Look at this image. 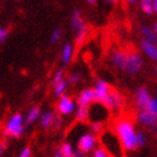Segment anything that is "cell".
<instances>
[{"label": "cell", "instance_id": "5b68a950", "mask_svg": "<svg viewBox=\"0 0 157 157\" xmlns=\"http://www.w3.org/2000/svg\"><path fill=\"white\" fill-rule=\"evenodd\" d=\"M143 67V59L138 52H130L127 54V64L125 69L129 74H137Z\"/></svg>", "mask_w": 157, "mask_h": 157}, {"label": "cell", "instance_id": "d6986e66", "mask_svg": "<svg viewBox=\"0 0 157 157\" xmlns=\"http://www.w3.org/2000/svg\"><path fill=\"white\" fill-rule=\"evenodd\" d=\"M54 116H55V114H54L52 111H48V113H45V114L41 116V125H42L44 128H49L50 125L52 124Z\"/></svg>", "mask_w": 157, "mask_h": 157}, {"label": "cell", "instance_id": "3957f363", "mask_svg": "<svg viewBox=\"0 0 157 157\" xmlns=\"http://www.w3.org/2000/svg\"><path fill=\"white\" fill-rule=\"evenodd\" d=\"M109 111L110 110L102 102L95 101V104L88 106V120H91V123H104L109 117Z\"/></svg>", "mask_w": 157, "mask_h": 157}, {"label": "cell", "instance_id": "6da1fadb", "mask_svg": "<svg viewBox=\"0 0 157 157\" xmlns=\"http://www.w3.org/2000/svg\"><path fill=\"white\" fill-rule=\"evenodd\" d=\"M115 132L116 136L119 138L121 147H124L125 150L133 151L138 147L137 144V133L134 130L133 124L127 120V119H121L116 123L115 125Z\"/></svg>", "mask_w": 157, "mask_h": 157}, {"label": "cell", "instance_id": "d590c367", "mask_svg": "<svg viewBox=\"0 0 157 157\" xmlns=\"http://www.w3.org/2000/svg\"><path fill=\"white\" fill-rule=\"evenodd\" d=\"M55 157H63V156H61V153H60V151H59V150H58V151H56V153H55Z\"/></svg>", "mask_w": 157, "mask_h": 157}, {"label": "cell", "instance_id": "f35d334b", "mask_svg": "<svg viewBox=\"0 0 157 157\" xmlns=\"http://www.w3.org/2000/svg\"><path fill=\"white\" fill-rule=\"evenodd\" d=\"M127 2H128V3H130V4H133V3H136L137 0H127Z\"/></svg>", "mask_w": 157, "mask_h": 157}, {"label": "cell", "instance_id": "f546056e", "mask_svg": "<svg viewBox=\"0 0 157 157\" xmlns=\"http://www.w3.org/2000/svg\"><path fill=\"white\" fill-rule=\"evenodd\" d=\"M6 36H8L6 29H4V28L0 27V42H4V41L6 40Z\"/></svg>", "mask_w": 157, "mask_h": 157}, {"label": "cell", "instance_id": "e0dca14e", "mask_svg": "<svg viewBox=\"0 0 157 157\" xmlns=\"http://www.w3.org/2000/svg\"><path fill=\"white\" fill-rule=\"evenodd\" d=\"M40 114H41V110H40V107H38V106L31 107L29 111H28V114H27V117H26V123H27V124L35 123V121L37 120V117L40 116Z\"/></svg>", "mask_w": 157, "mask_h": 157}, {"label": "cell", "instance_id": "44dd1931", "mask_svg": "<svg viewBox=\"0 0 157 157\" xmlns=\"http://www.w3.org/2000/svg\"><path fill=\"white\" fill-rule=\"evenodd\" d=\"M146 110L148 113H151L155 117H157V98L156 97H151L150 101H148L147 104V107Z\"/></svg>", "mask_w": 157, "mask_h": 157}, {"label": "cell", "instance_id": "d6a6232c", "mask_svg": "<svg viewBox=\"0 0 157 157\" xmlns=\"http://www.w3.org/2000/svg\"><path fill=\"white\" fill-rule=\"evenodd\" d=\"M5 148H6V143H2V144H0V156H2V155L4 153Z\"/></svg>", "mask_w": 157, "mask_h": 157}, {"label": "cell", "instance_id": "603a6c76", "mask_svg": "<svg viewBox=\"0 0 157 157\" xmlns=\"http://www.w3.org/2000/svg\"><path fill=\"white\" fill-rule=\"evenodd\" d=\"M140 8L142 10L147 14H153V8H152V0H140Z\"/></svg>", "mask_w": 157, "mask_h": 157}, {"label": "cell", "instance_id": "52a82bcc", "mask_svg": "<svg viewBox=\"0 0 157 157\" xmlns=\"http://www.w3.org/2000/svg\"><path fill=\"white\" fill-rule=\"evenodd\" d=\"M97 143V138L95 134H91V133H87V134H83L79 138V142H78V150H81L82 152L87 153L91 150L95 148Z\"/></svg>", "mask_w": 157, "mask_h": 157}, {"label": "cell", "instance_id": "836d02e7", "mask_svg": "<svg viewBox=\"0 0 157 157\" xmlns=\"http://www.w3.org/2000/svg\"><path fill=\"white\" fill-rule=\"evenodd\" d=\"M152 8H153V13H157V0H152Z\"/></svg>", "mask_w": 157, "mask_h": 157}, {"label": "cell", "instance_id": "5bb4252c", "mask_svg": "<svg viewBox=\"0 0 157 157\" xmlns=\"http://www.w3.org/2000/svg\"><path fill=\"white\" fill-rule=\"evenodd\" d=\"M138 120L140 124L146 125V127H152L157 123V117H155L151 113H148L147 110H140V113L138 114Z\"/></svg>", "mask_w": 157, "mask_h": 157}, {"label": "cell", "instance_id": "ac0fdd59", "mask_svg": "<svg viewBox=\"0 0 157 157\" xmlns=\"http://www.w3.org/2000/svg\"><path fill=\"white\" fill-rule=\"evenodd\" d=\"M77 119L79 121H87L88 120V106H78Z\"/></svg>", "mask_w": 157, "mask_h": 157}, {"label": "cell", "instance_id": "7a4b0ae2", "mask_svg": "<svg viewBox=\"0 0 157 157\" xmlns=\"http://www.w3.org/2000/svg\"><path fill=\"white\" fill-rule=\"evenodd\" d=\"M70 27L72 31L75 32V40L78 44H82L84 41V37L87 35V27H86L84 22L81 17V13L78 9H74L72 18H70Z\"/></svg>", "mask_w": 157, "mask_h": 157}, {"label": "cell", "instance_id": "8d00e7d4", "mask_svg": "<svg viewBox=\"0 0 157 157\" xmlns=\"http://www.w3.org/2000/svg\"><path fill=\"white\" fill-rule=\"evenodd\" d=\"M106 2H109V3H111V4H114V3H116L117 0H106Z\"/></svg>", "mask_w": 157, "mask_h": 157}, {"label": "cell", "instance_id": "4fadbf2b", "mask_svg": "<svg viewBox=\"0 0 157 157\" xmlns=\"http://www.w3.org/2000/svg\"><path fill=\"white\" fill-rule=\"evenodd\" d=\"M140 48H142L143 52L146 55H148L152 60H156L157 61V45L148 41V40H142V42H140Z\"/></svg>", "mask_w": 157, "mask_h": 157}, {"label": "cell", "instance_id": "ffe728a7", "mask_svg": "<svg viewBox=\"0 0 157 157\" xmlns=\"http://www.w3.org/2000/svg\"><path fill=\"white\" fill-rule=\"evenodd\" d=\"M67 86H68V82L64 81V79H63L61 82H59V83L55 84V88H54L55 96L60 97L61 95H64V92H65V90H67Z\"/></svg>", "mask_w": 157, "mask_h": 157}, {"label": "cell", "instance_id": "74e56055", "mask_svg": "<svg viewBox=\"0 0 157 157\" xmlns=\"http://www.w3.org/2000/svg\"><path fill=\"white\" fill-rule=\"evenodd\" d=\"M153 31H155V33L157 35V22H156V25H155V28H153Z\"/></svg>", "mask_w": 157, "mask_h": 157}, {"label": "cell", "instance_id": "9c48e42d", "mask_svg": "<svg viewBox=\"0 0 157 157\" xmlns=\"http://www.w3.org/2000/svg\"><path fill=\"white\" fill-rule=\"evenodd\" d=\"M151 96H150V92L146 87H139L137 91H136V104H137V107L140 109V110H144L147 107V104L150 101Z\"/></svg>", "mask_w": 157, "mask_h": 157}, {"label": "cell", "instance_id": "ba28073f", "mask_svg": "<svg viewBox=\"0 0 157 157\" xmlns=\"http://www.w3.org/2000/svg\"><path fill=\"white\" fill-rule=\"evenodd\" d=\"M74 109H75V104H74V101L70 98L68 95H61L60 96V100H59V102H58V110H59V113L61 115H69V114H72L74 111Z\"/></svg>", "mask_w": 157, "mask_h": 157}, {"label": "cell", "instance_id": "2e32d148", "mask_svg": "<svg viewBox=\"0 0 157 157\" xmlns=\"http://www.w3.org/2000/svg\"><path fill=\"white\" fill-rule=\"evenodd\" d=\"M140 31H142V35L144 37V40H148V41H151V42L157 45V35L155 33L153 29H151L148 26H142L140 27Z\"/></svg>", "mask_w": 157, "mask_h": 157}, {"label": "cell", "instance_id": "9a60e30c", "mask_svg": "<svg viewBox=\"0 0 157 157\" xmlns=\"http://www.w3.org/2000/svg\"><path fill=\"white\" fill-rule=\"evenodd\" d=\"M73 52H74V48L72 44H65L64 48H63V52H61V61L63 64H68V63L72 60L73 56Z\"/></svg>", "mask_w": 157, "mask_h": 157}, {"label": "cell", "instance_id": "1f68e13d", "mask_svg": "<svg viewBox=\"0 0 157 157\" xmlns=\"http://www.w3.org/2000/svg\"><path fill=\"white\" fill-rule=\"evenodd\" d=\"M74 157H84V152H82L81 150H77L74 152Z\"/></svg>", "mask_w": 157, "mask_h": 157}, {"label": "cell", "instance_id": "ab89813d", "mask_svg": "<svg viewBox=\"0 0 157 157\" xmlns=\"http://www.w3.org/2000/svg\"><path fill=\"white\" fill-rule=\"evenodd\" d=\"M155 72H156V78H157V65H156V69H155Z\"/></svg>", "mask_w": 157, "mask_h": 157}, {"label": "cell", "instance_id": "8fae6325", "mask_svg": "<svg viewBox=\"0 0 157 157\" xmlns=\"http://www.w3.org/2000/svg\"><path fill=\"white\" fill-rule=\"evenodd\" d=\"M95 101V91L92 88H86L81 92L79 97H78V106H90Z\"/></svg>", "mask_w": 157, "mask_h": 157}, {"label": "cell", "instance_id": "277c9868", "mask_svg": "<svg viewBox=\"0 0 157 157\" xmlns=\"http://www.w3.org/2000/svg\"><path fill=\"white\" fill-rule=\"evenodd\" d=\"M25 132V128H23V116L22 114H14L9 121H8L6 127H5V136H12V137H21Z\"/></svg>", "mask_w": 157, "mask_h": 157}, {"label": "cell", "instance_id": "83f0119b", "mask_svg": "<svg viewBox=\"0 0 157 157\" xmlns=\"http://www.w3.org/2000/svg\"><path fill=\"white\" fill-rule=\"evenodd\" d=\"M93 157H111V156H110V153L105 150V148H97V150L95 151Z\"/></svg>", "mask_w": 157, "mask_h": 157}, {"label": "cell", "instance_id": "8992f818", "mask_svg": "<svg viewBox=\"0 0 157 157\" xmlns=\"http://www.w3.org/2000/svg\"><path fill=\"white\" fill-rule=\"evenodd\" d=\"M102 104L109 110H117L124 105V98L121 96V93H119L115 90H110V93L107 95V97L105 98Z\"/></svg>", "mask_w": 157, "mask_h": 157}, {"label": "cell", "instance_id": "4316f807", "mask_svg": "<svg viewBox=\"0 0 157 157\" xmlns=\"http://www.w3.org/2000/svg\"><path fill=\"white\" fill-rule=\"evenodd\" d=\"M91 129L97 134L104 130V123H91Z\"/></svg>", "mask_w": 157, "mask_h": 157}, {"label": "cell", "instance_id": "4dcf8cb0", "mask_svg": "<svg viewBox=\"0 0 157 157\" xmlns=\"http://www.w3.org/2000/svg\"><path fill=\"white\" fill-rule=\"evenodd\" d=\"M29 156H31V150H29V147H27V148H25V150L22 151L19 157H29Z\"/></svg>", "mask_w": 157, "mask_h": 157}, {"label": "cell", "instance_id": "f1b7e54d", "mask_svg": "<svg viewBox=\"0 0 157 157\" xmlns=\"http://www.w3.org/2000/svg\"><path fill=\"white\" fill-rule=\"evenodd\" d=\"M81 82V75L79 74H72V75H69V78H68V83H70V84H78Z\"/></svg>", "mask_w": 157, "mask_h": 157}, {"label": "cell", "instance_id": "7c38bea8", "mask_svg": "<svg viewBox=\"0 0 157 157\" xmlns=\"http://www.w3.org/2000/svg\"><path fill=\"white\" fill-rule=\"evenodd\" d=\"M111 63L120 70L125 69V64H127V54L120 51V50H115L111 52Z\"/></svg>", "mask_w": 157, "mask_h": 157}, {"label": "cell", "instance_id": "e575fe53", "mask_svg": "<svg viewBox=\"0 0 157 157\" xmlns=\"http://www.w3.org/2000/svg\"><path fill=\"white\" fill-rule=\"evenodd\" d=\"M87 2H88L90 4H92V5H95V4H96V2H97V0H87Z\"/></svg>", "mask_w": 157, "mask_h": 157}, {"label": "cell", "instance_id": "cb8c5ba5", "mask_svg": "<svg viewBox=\"0 0 157 157\" xmlns=\"http://www.w3.org/2000/svg\"><path fill=\"white\" fill-rule=\"evenodd\" d=\"M60 37H61V29L60 28H56L52 32V35H51V38H50V41H51V44H55V42H58L59 40H60Z\"/></svg>", "mask_w": 157, "mask_h": 157}, {"label": "cell", "instance_id": "7402d4cb", "mask_svg": "<svg viewBox=\"0 0 157 157\" xmlns=\"http://www.w3.org/2000/svg\"><path fill=\"white\" fill-rule=\"evenodd\" d=\"M59 151H60L63 157H74V151H73L72 146H70L69 143H64L60 147Z\"/></svg>", "mask_w": 157, "mask_h": 157}, {"label": "cell", "instance_id": "30bf717a", "mask_svg": "<svg viewBox=\"0 0 157 157\" xmlns=\"http://www.w3.org/2000/svg\"><path fill=\"white\" fill-rule=\"evenodd\" d=\"M110 86L105 82V81H98L96 83V87H95V98L96 101H98V102H104L105 98L107 97V95L110 93Z\"/></svg>", "mask_w": 157, "mask_h": 157}, {"label": "cell", "instance_id": "d4e9b609", "mask_svg": "<svg viewBox=\"0 0 157 157\" xmlns=\"http://www.w3.org/2000/svg\"><path fill=\"white\" fill-rule=\"evenodd\" d=\"M137 144H138V147H143L146 144V136L143 132L137 133Z\"/></svg>", "mask_w": 157, "mask_h": 157}, {"label": "cell", "instance_id": "484cf974", "mask_svg": "<svg viewBox=\"0 0 157 157\" xmlns=\"http://www.w3.org/2000/svg\"><path fill=\"white\" fill-rule=\"evenodd\" d=\"M63 77H64V72H63V69L58 70V72H56V73H55L54 78H52V84L55 86V84H56V83L61 82V81H63Z\"/></svg>", "mask_w": 157, "mask_h": 157}]
</instances>
